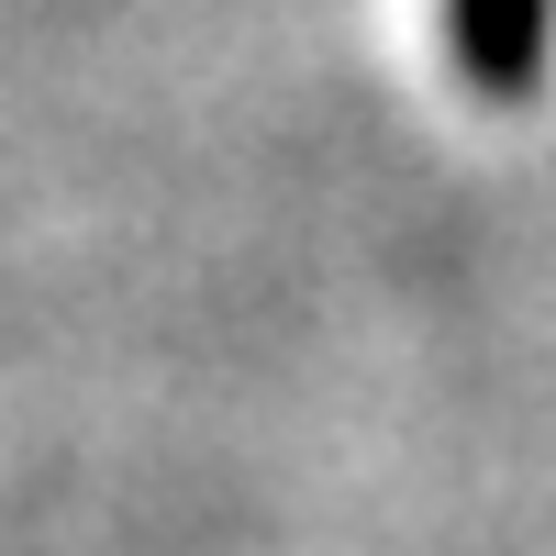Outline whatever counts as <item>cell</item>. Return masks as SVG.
<instances>
[{"label":"cell","instance_id":"obj_1","mask_svg":"<svg viewBox=\"0 0 556 556\" xmlns=\"http://www.w3.org/2000/svg\"><path fill=\"white\" fill-rule=\"evenodd\" d=\"M545 23H556V0H445L456 67H468L479 89H501V101L545 78Z\"/></svg>","mask_w":556,"mask_h":556}]
</instances>
